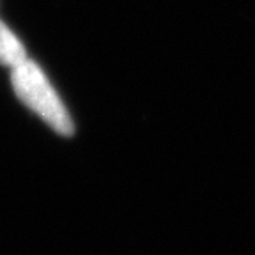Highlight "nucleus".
Here are the masks:
<instances>
[{"label": "nucleus", "mask_w": 255, "mask_h": 255, "mask_svg": "<svg viewBox=\"0 0 255 255\" xmlns=\"http://www.w3.org/2000/svg\"><path fill=\"white\" fill-rule=\"evenodd\" d=\"M27 59L23 44L20 39L7 28V25L0 20V64L14 68L16 64L23 62Z\"/></svg>", "instance_id": "nucleus-2"}, {"label": "nucleus", "mask_w": 255, "mask_h": 255, "mask_svg": "<svg viewBox=\"0 0 255 255\" xmlns=\"http://www.w3.org/2000/svg\"><path fill=\"white\" fill-rule=\"evenodd\" d=\"M11 84L21 103L27 105L32 112H36L57 133L71 135L73 123L68 116V110L64 108L62 101L59 100V96L55 94L37 64L28 59L16 64L11 71Z\"/></svg>", "instance_id": "nucleus-1"}]
</instances>
